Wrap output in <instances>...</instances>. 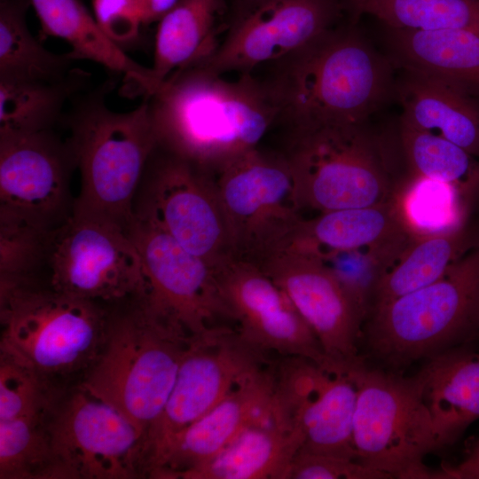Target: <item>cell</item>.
<instances>
[{
  "label": "cell",
  "mask_w": 479,
  "mask_h": 479,
  "mask_svg": "<svg viewBox=\"0 0 479 479\" xmlns=\"http://www.w3.org/2000/svg\"><path fill=\"white\" fill-rule=\"evenodd\" d=\"M157 147L216 176L258 147L278 109L254 73L236 80L192 63L148 97Z\"/></svg>",
  "instance_id": "obj_1"
},
{
  "label": "cell",
  "mask_w": 479,
  "mask_h": 479,
  "mask_svg": "<svg viewBox=\"0 0 479 479\" xmlns=\"http://www.w3.org/2000/svg\"><path fill=\"white\" fill-rule=\"evenodd\" d=\"M259 68L254 74L278 109L277 123L287 129L364 123L391 86L389 63L347 27Z\"/></svg>",
  "instance_id": "obj_2"
},
{
  "label": "cell",
  "mask_w": 479,
  "mask_h": 479,
  "mask_svg": "<svg viewBox=\"0 0 479 479\" xmlns=\"http://www.w3.org/2000/svg\"><path fill=\"white\" fill-rule=\"evenodd\" d=\"M113 88L109 80L95 90L76 95L62 122L81 179L74 213L106 219L126 230L157 140L147 99L135 109L116 112L106 103Z\"/></svg>",
  "instance_id": "obj_3"
},
{
  "label": "cell",
  "mask_w": 479,
  "mask_h": 479,
  "mask_svg": "<svg viewBox=\"0 0 479 479\" xmlns=\"http://www.w3.org/2000/svg\"><path fill=\"white\" fill-rule=\"evenodd\" d=\"M110 306L59 292L36 278L0 281V353L60 389L98 358Z\"/></svg>",
  "instance_id": "obj_4"
},
{
  "label": "cell",
  "mask_w": 479,
  "mask_h": 479,
  "mask_svg": "<svg viewBox=\"0 0 479 479\" xmlns=\"http://www.w3.org/2000/svg\"><path fill=\"white\" fill-rule=\"evenodd\" d=\"M190 340L151 314L142 298L110 305L104 348L77 384L116 408L145 437L165 406Z\"/></svg>",
  "instance_id": "obj_5"
},
{
  "label": "cell",
  "mask_w": 479,
  "mask_h": 479,
  "mask_svg": "<svg viewBox=\"0 0 479 479\" xmlns=\"http://www.w3.org/2000/svg\"><path fill=\"white\" fill-rule=\"evenodd\" d=\"M362 335L370 354L400 373L479 335V247L436 281L374 308Z\"/></svg>",
  "instance_id": "obj_6"
},
{
  "label": "cell",
  "mask_w": 479,
  "mask_h": 479,
  "mask_svg": "<svg viewBox=\"0 0 479 479\" xmlns=\"http://www.w3.org/2000/svg\"><path fill=\"white\" fill-rule=\"evenodd\" d=\"M283 152L301 209L319 213L381 204L396 190L379 139L361 124L288 129Z\"/></svg>",
  "instance_id": "obj_7"
},
{
  "label": "cell",
  "mask_w": 479,
  "mask_h": 479,
  "mask_svg": "<svg viewBox=\"0 0 479 479\" xmlns=\"http://www.w3.org/2000/svg\"><path fill=\"white\" fill-rule=\"evenodd\" d=\"M357 395L353 422L357 461L399 479H444L423 459L440 448L429 410L423 398L419 372L368 368L352 370Z\"/></svg>",
  "instance_id": "obj_8"
},
{
  "label": "cell",
  "mask_w": 479,
  "mask_h": 479,
  "mask_svg": "<svg viewBox=\"0 0 479 479\" xmlns=\"http://www.w3.org/2000/svg\"><path fill=\"white\" fill-rule=\"evenodd\" d=\"M29 278L108 306L143 299L146 292L141 257L126 230L106 219L75 213L45 232Z\"/></svg>",
  "instance_id": "obj_9"
},
{
  "label": "cell",
  "mask_w": 479,
  "mask_h": 479,
  "mask_svg": "<svg viewBox=\"0 0 479 479\" xmlns=\"http://www.w3.org/2000/svg\"><path fill=\"white\" fill-rule=\"evenodd\" d=\"M132 213L214 269L236 257L215 176L158 147L146 164Z\"/></svg>",
  "instance_id": "obj_10"
},
{
  "label": "cell",
  "mask_w": 479,
  "mask_h": 479,
  "mask_svg": "<svg viewBox=\"0 0 479 479\" xmlns=\"http://www.w3.org/2000/svg\"><path fill=\"white\" fill-rule=\"evenodd\" d=\"M271 361L236 328L217 325L191 338L165 406L148 428L144 472L150 477L170 441Z\"/></svg>",
  "instance_id": "obj_11"
},
{
  "label": "cell",
  "mask_w": 479,
  "mask_h": 479,
  "mask_svg": "<svg viewBox=\"0 0 479 479\" xmlns=\"http://www.w3.org/2000/svg\"><path fill=\"white\" fill-rule=\"evenodd\" d=\"M236 257L260 263L283 248L302 218L290 164L260 146L215 176Z\"/></svg>",
  "instance_id": "obj_12"
},
{
  "label": "cell",
  "mask_w": 479,
  "mask_h": 479,
  "mask_svg": "<svg viewBox=\"0 0 479 479\" xmlns=\"http://www.w3.org/2000/svg\"><path fill=\"white\" fill-rule=\"evenodd\" d=\"M45 422L63 479L145 476L144 434L78 384L59 396Z\"/></svg>",
  "instance_id": "obj_13"
},
{
  "label": "cell",
  "mask_w": 479,
  "mask_h": 479,
  "mask_svg": "<svg viewBox=\"0 0 479 479\" xmlns=\"http://www.w3.org/2000/svg\"><path fill=\"white\" fill-rule=\"evenodd\" d=\"M76 162L67 138L53 129L0 135V222L49 232L75 210Z\"/></svg>",
  "instance_id": "obj_14"
},
{
  "label": "cell",
  "mask_w": 479,
  "mask_h": 479,
  "mask_svg": "<svg viewBox=\"0 0 479 479\" xmlns=\"http://www.w3.org/2000/svg\"><path fill=\"white\" fill-rule=\"evenodd\" d=\"M354 368L328 369L302 357H281L275 364L271 414L299 437L300 450L357 460Z\"/></svg>",
  "instance_id": "obj_15"
},
{
  "label": "cell",
  "mask_w": 479,
  "mask_h": 479,
  "mask_svg": "<svg viewBox=\"0 0 479 479\" xmlns=\"http://www.w3.org/2000/svg\"><path fill=\"white\" fill-rule=\"evenodd\" d=\"M126 232L141 257L148 311L190 338L231 321L216 273L160 229L133 217Z\"/></svg>",
  "instance_id": "obj_16"
},
{
  "label": "cell",
  "mask_w": 479,
  "mask_h": 479,
  "mask_svg": "<svg viewBox=\"0 0 479 479\" xmlns=\"http://www.w3.org/2000/svg\"><path fill=\"white\" fill-rule=\"evenodd\" d=\"M344 4V0H237L218 49L196 63L222 75L251 73L334 27Z\"/></svg>",
  "instance_id": "obj_17"
},
{
  "label": "cell",
  "mask_w": 479,
  "mask_h": 479,
  "mask_svg": "<svg viewBox=\"0 0 479 479\" xmlns=\"http://www.w3.org/2000/svg\"><path fill=\"white\" fill-rule=\"evenodd\" d=\"M221 299L241 337L269 355L337 368L286 293L255 263L233 257L215 269Z\"/></svg>",
  "instance_id": "obj_18"
},
{
  "label": "cell",
  "mask_w": 479,
  "mask_h": 479,
  "mask_svg": "<svg viewBox=\"0 0 479 479\" xmlns=\"http://www.w3.org/2000/svg\"><path fill=\"white\" fill-rule=\"evenodd\" d=\"M258 265L286 293L333 364L350 369L365 363L358 350L364 318L318 255L285 247Z\"/></svg>",
  "instance_id": "obj_19"
},
{
  "label": "cell",
  "mask_w": 479,
  "mask_h": 479,
  "mask_svg": "<svg viewBox=\"0 0 479 479\" xmlns=\"http://www.w3.org/2000/svg\"><path fill=\"white\" fill-rule=\"evenodd\" d=\"M275 383V363L271 362L178 433L161 454L150 478L177 479L211 459L249 426L270 418Z\"/></svg>",
  "instance_id": "obj_20"
},
{
  "label": "cell",
  "mask_w": 479,
  "mask_h": 479,
  "mask_svg": "<svg viewBox=\"0 0 479 479\" xmlns=\"http://www.w3.org/2000/svg\"><path fill=\"white\" fill-rule=\"evenodd\" d=\"M414 235L394 200L373 206L337 209L302 218L283 247L321 254L366 248L394 263Z\"/></svg>",
  "instance_id": "obj_21"
},
{
  "label": "cell",
  "mask_w": 479,
  "mask_h": 479,
  "mask_svg": "<svg viewBox=\"0 0 479 479\" xmlns=\"http://www.w3.org/2000/svg\"><path fill=\"white\" fill-rule=\"evenodd\" d=\"M397 95L401 122L438 135L479 158V103L460 86L440 77L404 70Z\"/></svg>",
  "instance_id": "obj_22"
},
{
  "label": "cell",
  "mask_w": 479,
  "mask_h": 479,
  "mask_svg": "<svg viewBox=\"0 0 479 479\" xmlns=\"http://www.w3.org/2000/svg\"><path fill=\"white\" fill-rule=\"evenodd\" d=\"M467 344L427 359L419 371L440 448L479 419V350Z\"/></svg>",
  "instance_id": "obj_23"
},
{
  "label": "cell",
  "mask_w": 479,
  "mask_h": 479,
  "mask_svg": "<svg viewBox=\"0 0 479 479\" xmlns=\"http://www.w3.org/2000/svg\"><path fill=\"white\" fill-rule=\"evenodd\" d=\"M30 3L40 21L41 34L66 41L75 60H90L123 75L134 94L148 97L155 91L151 67L136 62L111 41L80 0Z\"/></svg>",
  "instance_id": "obj_24"
},
{
  "label": "cell",
  "mask_w": 479,
  "mask_h": 479,
  "mask_svg": "<svg viewBox=\"0 0 479 479\" xmlns=\"http://www.w3.org/2000/svg\"><path fill=\"white\" fill-rule=\"evenodd\" d=\"M226 12L225 0H178L158 21L151 67L155 91L177 69L216 51L227 28Z\"/></svg>",
  "instance_id": "obj_25"
},
{
  "label": "cell",
  "mask_w": 479,
  "mask_h": 479,
  "mask_svg": "<svg viewBox=\"0 0 479 479\" xmlns=\"http://www.w3.org/2000/svg\"><path fill=\"white\" fill-rule=\"evenodd\" d=\"M301 447L298 436L271 415L244 429L211 459L177 479H286Z\"/></svg>",
  "instance_id": "obj_26"
},
{
  "label": "cell",
  "mask_w": 479,
  "mask_h": 479,
  "mask_svg": "<svg viewBox=\"0 0 479 479\" xmlns=\"http://www.w3.org/2000/svg\"><path fill=\"white\" fill-rule=\"evenodd\" d=\"M394 61L411 70L448 80L479 95V34L467 30L391 29Z\"/></svg>",
  "instance_id": "obj_27"
},
{
  "label": "cell",
  "mask_w": 479,
  "mask_h": 479,
  "mask_svg": "<svg viewBox=\"0 0 479 479\" xmlns=\"http://www.w3.org/2000/svg\"><path fill=\"white\" fill-rule=\"evenodd\" d=\"M476 240L466 225L437 233L414 235L376 288L371 311L439 279L470 250Z\"/></svg>",
  "instance_id": "obj_28"
},
{
  "label": "cell",
  "mask_w": 479,
  "mask_h": 479,
  "mask_svg": "<svg viewBox=\"0 0 479 479\" xmlns=\"http://www.w3.org/2000/svg\"><path fill=\"white\" fill-rule=\"evenodd\" d=\"M89 77L79 68L58 81L0 77V135L53 129L62 122L66 103L81 93Z\"/></svg>",
  "instance_id": "obj_29"
},
{
  "label": "cell",
  "mask_w": 479,
  "mask_h": 479,
  "mask_svg": "<svg viewBox=\"0 0 479 479\" xmlns=\"http://www.w3.org/2000/svg\"><path fill=\"white\" fill-rule=\"evenodd\" d=\"M30 0L0 1V77L58 81L73 70L70 52L48 51L28 29Z\"/></svg>",
  "instance_id": "obj_30"
},
{
  "label": "cell",
  "mask_w": 479,
  "mask_h": 479,
  "mask_svg": "<svg viewBox=\"0 0 479 479\" xmlns=\"http://www.w3.org/2000/svg\"><path fill=\"white\" fill-rule=\"evenodd\" d=\"M400 138L415 176L452 186L468 204L479 195V158L438 135L403 122Z\"/></svg>",
  "instance_id": "obj_31"
},
{
  "label": "cell",
  "mask_w": 479,
  "mask_h": 479,
  "mask_svg": "<svg viewBox=\"0 0 479 479\" xmlns=\"http://www.w3.org/2000/svg\"><path fill=\"white\" fill-rule=\"evenodd\" d=\"M356 14L391 29L467 30L479 34V0H345Z\"/></svg>",
  "instance_id": "obj_32"
},
{
  "label": "cell",
  "mask_w": 479,
  "mask_h": 479,
  "mask_svg": "<svg viewBox=\"0 0 479 479\" xmlns=\"http://www.w3.org/2000/svg\"><path fill=\"white\" fill-rule=\"evenodd\" d=\"M46 416L0 420L1 479H63Z\"/></svg>",
  "instance_id": "obj_33"
},
{
  "label": "cell",
  "mask_w": 479,
  "mask_h": 479,
  "mask_svg": "<svg viewBox=\"0 0 479 479\" xmlns=\"http://www.w3.org/2000/svg\"><path fill=\"white\" fill-rule=\"evenodd\" d=\"M405 187L404 200L394 196L400 214L413 235L444 232L438 216L448 230L465 224L468 203L451 185L417 177Z\"/></svg>",
  "instance_id": "obj_34"
},
{
  "label": "cell",
  "mask_w": 479,
  "mask_h": 479,
  "mask_svg": "<svg viewBox=\"0 0 479 479\" xmlns=\"http://www.w3.org/2000/svg\"><path fill=\"white\" fill-rule=\"evenodd\" d=\"M66 389L0 353V420L45 416Z\"/></svg>",
  "instance_id": "obj_35"
},
{
  "label": "cell",
  "mask_w": 479,
  "mask_h": 479,
  "mask_svg": "<svg viewBox=\"0 0 479 479\" xmlns=\"http://www.w3.org/2000/svg\"><path fill=\"white\" fill-rule=\"evenodd\" d=\"M316 255L346 291L365 323L371 312L378 284L394 262L366 248L335 250Z\"/></svg>",
  "instance_id": "obj_36"
},
{
  "label": "cell",
  "mask_w": 479,
  "mask_h": 479,
  "mask_svg": "<svg viewBox=\"0 0 479 479\" xmlns=\"http://www.w3.org/2000/svg\"><path fill=\"white\" fill-rule=\"evenodd\" d=\"M358 461L337 455L299 450L286 479H389Z\"/></svg>",
  "instance_id": "obj_37"
},
{
  "label": "cell",
  "mask_w": 479,
  "mask_h": 479,
  "mask_svg": "<svg viewBox=\"0 0 479 479\" xmlns=\"http://www.w3.org/2000/svg\"><path fill=\"white\" fill-rule=\"evenodd\" d=\"M92 6L99 27L119 47L136 40L145 25L142 0H92Z\"/></svg>",
  "instance_id": "obj_38"
},
{
  "label": "cell",
  "mask_w": 479,
  "mask_h": 479,
  "mask_svg": "<svg viewBox=\"0 0 479 479\" xmlns=\"http://www.w3.org/2000/svg\"><path fill=\"white\" fill-rule=\"evenodd\" d=\"M441 469L444 479H479V439L460 463L444 466Z\"/></svg>",
  "instance_id": "obj_39"
},
{
  "label": "cell",
  "mask_w": 479,
  "mask_h": 479,
  "mask_svg": "<svg viewBox=\"0 0 479 479\" xmlns=\"http://www.w3.org/2000/svg\"><path fill=\"white\" fill-rule=\"evenodd\" d=\"M178 0H142L145 24L158 22Z\"/></svg>",
  "instance_id": "obj_40"
}]
</instances>
